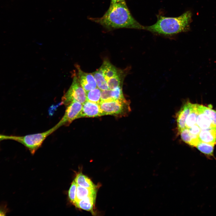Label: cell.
<instances>
[{
    "instance_id": "2e32d148",
    "label": "cell",
    "mask_w": 216,
    "mask_h": 216,
    "mask_svg": "<svg viewBox=\"0 0 216 216\" xmlns=\"http://www.w3.org/2000/svg\"><path fill=\"white\" fill-rule=\"evenodd\" d=\"M74 180L77 184L82 187L93 188L97 187L91 180L82 172L78 173L76 175Z\"/></svg>"
},
{
    "instance_id": "6da1fadb",
    "label": "cell",
    "mask_w": 216,
    "mask_h": 216,
    "mask_svg": "<svg viewBox=\"0 0 216 216\" xmlns=\"http://www.w3.org/2000/svg\"><path fill=\"white\" fill-rule=\"evenodd\" d=\"M89 19L109 30L123 28L144 30L145 26L132 16L125 1L110 3L103 16Z\"/></svg>"
},
{
    "instance_id": "9a60e30c",
    "label": "cell",
    "mask_w": 216,
    "mask_h": 216,
    "mask_svg": "<svg viewBox=\"0 0 216 216\" xmlns=\"http://www.w3.org/2000/svg\"><path fill=\"white\" fill-rule=\"evenodd\" d=\"M97 188H88L77 185L75 201L80 200L88 196L96 195Z\"/></svg>"
},
{
    "instance_id": "8992f818",
    "label": "cell",
    "mask_w": 216,
    "mask_h": 216,
    "mask_svg": "<svg viewBox=\"0 0 216 216\" xmlns=\"http://www.w3.org/2000/svg\"><path fill=\"white\" fill-rule=\"evenodd\" d=\"M82 107V104L80 102L71 103L67 106L64 114L58 123L61 126L69 125L73 121L79 118Z\"/></svg>"
},
{
    "instance_id": "277c9868",
    "label": "cell",
    "mask_w": 216,
    "mask_h": 216,
    "mask_svg": "<svg viewBox=\"0 0 216 216\" xmlns=\"http://www.w3.org/2000/svg\"><path fill=\"white\" fill-rule=\"evenodd\" d=\"M86 100V92L80 84L77 76L74 75L71 85L62 96L61 103L67 106L73 102L83 104Z\"/></svg>"
},
{
    "instance_id": "603a6c76",
    "label": "cell",
    "mask_w": 216,
    "mask_h": 216,
    "mask_svg": "<svg viewBox=\"0 0 216 216\" xmlns=\"http://www.w3.org/2000/svg\"><path fill=\"white\" fill-rule=\"evenodd\" d=\"M77 185L76 183L74 180L71 184L68 192L69 199L73 204L76 199Z\"/></svg>"
},
{
    "instance_id": "e0dca14e",
    "label": "cell",
    "mask_w": 216,
    "mask_h": 216,
    "mask_svg": "<svg viewBox=\"0 0 216 216\" xmlns=\"http://www.w3.org/2000/svg\"><path fill=\"white\" fill-rule=\"evenodd\" d=\"M96 81L97 87L101 90L109 89L107 81L99 68L92 73Z\"/></svg>"
},
{
    "instance_id": "9c48e42d",
    "label": "cell",
    "mask_w": 216,
    "mask_h": 216,
    "mask_svg": "<svg viewBox=\"0 0 216 216\" xmlns=\"http://www.w3.org/2000/svg\"><path fill=\"white\" fill-rule=\"evenodd\" d=\"M193 104L189 101L184 104L180 110L176 114L178 134L185 128L187 118L190 113L193 107Z\"/></svg>"
},
{
    "instance_id": "7a4b0ae2",
    "label": "cell",
    "mask_w": 216,
    "mask_h": 216,
    "mask_svg": "<svg viewBox=\"0 0 216 216\" xmlns=\"http://www.w3.org/2000/svg\"><path fill=\"white\" fill-rule=\"evenodd\" d=\"M191 12L188 10L176 17L157 15V20L154 24L145 26L144 30L156 34L171 36L190 30L192 21Z\"/></svg>"
},
{
    "instance_id": "52a82bcc",
    "label": "cell",
    "mask_w": 216,
    "mask_h": 216,
    "mask_svg": "<svg viewBox=\"0 0 216 216\" xmlns=\"http://www.w3.org/2000/svg\"><path fill=\"white\" fill-rule=\"evenodd\" d=\"M76 68L78 70L77 76L78 80L86 92L97 87L96 81L92 73L83 72L77 65Z\"/></svg>"
},
{
    "instance_id": "ba28073f",
    "label": "cell",
    "mask_w": 216,
    "mask_h": 216,
    "mask_svg": "<svg viewBox=\"0 0 216 216\" xmlns=\"http://www.w3.org/2000/svg\"><path fill=\"white\" fill-rule=\"evenodd\" d=\"M103 116L99 104L86 100L82 104V111L79 118L94 117Z\"/></svg>"
},
{
    "instance_id": "30bf717a",
    "label": "cell",
    "mask_w": 216,
    "mask_h": 216,
    "mask_svg": "<svg viewBox=\"0 0 216 216\" xmlns=\"http://www.w3.org/2000/svg\"><path fill=\"white\" fill-rule=\"evenodd\" d=\"M197 116L196 124L201 130L216 128L210 118L205 113L199 109L196 106Z\"/></svg>"
},
{
    "instance_id": "ac0fdd59",
    "label": "cell",
    "mask_w": 216,
    "mask_h": 216,
    "mask_svg": "<svg viewBox=\"0 0 216 216\" xmlns=\"http://www.w3.org/2000/svg\"><path fill=\"white\" fill-rule=\"evenodd\" d=\"M101 90L98 87L86 92V100L99 104L101 101Z\"/></svg>"
},
{
    "instance_id": "7c38bea8",
    "label": "cell",
    "mask_w": 216,
    "mask_h": 216,
    "mask_svg": "<svg viewBox=\"0 0 216 216\" xmlns=\"http://www.w3.org/2000/svg\"><path fill=\"white\" fill-rule=\"evenodd\" d=\"M201 142L216 145V129L201 130L198 135Z\"/></svg>"
},
{
    "instance_id": "4316f807",
    "label": "cell",
    "mask_w": 216,
    "mask_h": 216,
    "mask_svg": "<svg viewBox=\"0 0 216 216\" xmlns=\"http://www.w3.org/2000/svg\"><path fill=\"white\" fill-rule=\"evenodd\" d=\"M190 133L192 134L198 135L201 129L196 124L188 128Z\"/></svg>"
},
{
    "instance_id": "f1b7e54d",
    "label": "cell",
    "mask_w": 216,
    "mask_h": 216,
    "mask_svg": "<svg viewBox=\"0 0 216 216\" xmlns=\"http://www.w3.org/2000/svg\"><path fill=\"white\" fill-rule=\"evenodd\" d=\"M125 1V0H111L110 3L113 4L116 2H122Z\"/></svg>"
},
{
    "instance_id": "7402d4cb",
    "label": "cell",
    "mask_w": 216,
    "mask_h": 216,
    "mask_svg": "<svg viewBox=\"0 0 216 216\" xmlns=\"http://www.w3.org/2000/svg\"><path fill=\"white\" fill-rule=\"evenodd\" d=\"M214 146L213 145L200 142L196 147L203 153L208 156H213Z\"/></svg>"
},
{
    "instance_id": "484cf974",
    "label": "cell",
    "mask_w": 216,
    "mask_h": 216,
    "mask_svg": "<svg viewBox=\"0 0 216 216\" xmlns=\"http://www.w3.org/2000/svg\"><path fill=\"white\" fill-rule=\"evenodd\" d=\"M9 212L7 204L5 203L0 204V216H5Z\"/></svg>"
},
{
    "instance_id": "ffe728a7",
    "label": "cell",
    "mask_w": 216,
    "mask_h": 216,
    "mask_svg": "<svg viewBox=\"0 0 216 216\" xmlns=\"http://www.w3.org/2000/svg\"><path fill=\"white\" fill-rule=\"evenodd\" d=\"M196 106L210 118L213 124L216 127V111L211 108L202 105L196 104Z\"/></svg>"
},
{
    "instance_id": "5b68a950",
    "label": "cell",
    "mask_w": 216,
    "mask_h": 216,
    "mask_svg": "<svg viewBox=\"0 0 216 216\" xmlns=\"http://www.w3.org/2000/svg\"><path fill=\"white\" fill-rule=\"evenodd\" d=\"M99 104L103 116L119 115L130 110L129 104L125 99L100 101Z\"/></svg>"
},
{
    "instance_id": "d4e9b609",
    "label": "cell",
    "mask_w": 216,
    "mask_h": 216,
    "mask_svg": "<svg viewBox=\"0 0 216 216\" xmlns=\"http://www.w3.org/2000/svg\"><path fill=\"white\" fill-rule=\"evenodd\" d=\"M112 90L108 89L101 91V101H104L113 100L112 97Z\"/></svg>"
},
{
    "instance_id": "83f0119b",
    "label": "cell",
    "mask_w": 216,
    "mask_h": 216,
    "mask_svg": "<svg viewBox=\"0 0 216 216\" xmlns=\"http://www.w3.org/2000/svg\"><path fill=\"white\" fill-rule=\"evenodd\" d=\"M11 138L12 136H7L0 134V142L4 140H11Z\"/></svg>"
},
{
    "instance_id": "d6986e66",
    "label": "cell",
    "mask_w": 216,
    "mask_h": 216,
    "mask_svg": "<svg viewBox=\"0 0 216 216\" xmlns=\"http://www.w3.org/2000/svg\"><path fill=\"white\" fill-rule=\"evenodd\" d=\"M197 112L196 104H193L192 109L186 121L185 128H189L196 124Z\"/></svg>"
},
{
    "instance_id": "8fae6325",
    "label": "cell",
    "mask_w": 216,
    "mask_h": 216,
    "mask_svg": "<svg viewBox=\"0 0 216 216\" xmlns=\"http://www.w3.org/2000/svg\"><path fill=\"white\" fill-rule=\"evenodd\" d=\"M96 195L86 197L80 200L76 201L74 204L76 207L87 211L93 212L95 204Z\"/></svg>"
},
{
    "instance_id": "44dd1931",
    "label": "cell",
    "mask_w": 216,
    "mask_h": 216,
    "mask_svg": "<svg viewBox=\"0 0 216 216\" xmlns=\"http://www.w3.org/2000/svg\"><path fill=\"white\" fill-rule=\"evenodd\" d=\"M121 72L117 75L108 80L107 82L109 89L113 90L116 87L122 86L123 80L122 74Z\"/></svg>"
},
{
    "instance_id": "cb8c5ba5",
    "label": "cell",
    "mask_w": 216,
    "mask_h": 216,
    "mask_svg": "<svg viewBox=\"0 0 216 216\" xmlns=\"http://www.w3.org/2000/svg\"><path fill=\"white\" fill-rule=\"evenodd\" d=\"M112 90V97L113 100H123L125 99L123 93L122 86L117 87Z\"/></svg>"
},
{
    "instance_id": "4fadbf2b",
    "label": "cell",
    "mask_w": 216,
    "mask_h": 216,
    "mask_svg": "<svg viewBox=\"0 0 216 216\" xmlns=\"http://www.w3.org/2000/svg\"><path fill=\"white\" fill-rule=\"evenodd\" d=\"M106 81L121 72L107 61H105L100 68Z\"/></svg>"
},
{
    "instance_id": "3957f363",
    "label": "cell",
    "mask_w": 216,
    "mask_h": 216,
    "mask_svg": "<svg viewBox=\"0 0 216 216\" xmlns=\"http://www.w3.org/2000/svg\"><path fill=\"white\" fill-rule=\"evenodd\" d=\"M60 127L61 126L58 123L53 127L44 132L24 136H12L11 140L21 143L27 148L32 154H34L40 147L46 138Z\"/></svg>"
},
{
    "instance_id": "5bb4252c",
    "label": "cell",
    "mask_w": 216,
    "mask_h": 216,
    "mask_svg": "<svg viewBox=\"0 0 216 216\" xmlns=\"http://www.w3.org/2000/svg\"><path fill=\"white\" fill-rule=\"evenodd\" d=\"M180 134L183 141L191 146L196 147L200 142L198 135L191 134L188 128H185L184 129Z\"/></svg>"
}]
</instances>
